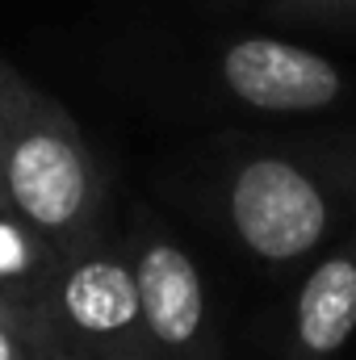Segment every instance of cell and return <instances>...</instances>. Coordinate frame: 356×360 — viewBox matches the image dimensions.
I'll return each instance as SVG.
<instances>
[{"instance_id":"277c9868","label":"cell","mask_w":356,"mask_h":360,"mask_svg":"<svg viewBox=\"0 0 356 360\" xmlns=\"http://www.w3.org/2000/svg\"><path fill=\"white\" fill-rule=\"evenodd\" d=\"M134 281H139V314L151 340H160L164 348H189L205 314L197 264L177 243L151 239L134 264Z\"/></svg>"},{"instance_id":"8992f818","label":"cell","mask_w":356,"mask_h":360,"mask_svg":"<svg viewBox=\"0 0 356 360\" xmlns=\"http://www.w3.org/2000/svg\"><path fill=\"white\" fill-rule=\"evenodd\" d=\"M356 331V260L331 256L306 276L298 297V340L310 356H331Z\"/></svg>"},{"instance_id":"30bf717a","label":"cell","mask_w":356,"mask_h":360,"mask_svg":"<svg viewBox=\"0 0 356 360\" xmlns=\"http://www.w3.org/2000/svg\"><path fill=\"white\" fill-rule=\"evenodd\" d=\"M0 310H8V306H4V302H0Z\"/></svg>"},{"instance_id":"9c48e42d","label":"cell","mask_w":356,"mask_h":360,"mask_svg":"<svg viewBox=\"0 0 356 360\" xmlns=\"http://www.w3.org/2000/svg\"><path fill=\"white\" fill-rule=\"evenodd\" d=\"M0 214H4V218H17V214H13V201H8V193H4V184H0Z\"/></svg>"},{"instance_id":"6da1fadb","label":"cell","mask_w":356,"mask_h":360,"mask_svg":"<svg viewBox=\"0 0 356 360\" xmlns=\"http://www.w3.org/2000/svg\"><path fill=\"white\" fill-rule=\"evenodd\" d=\"M0 184L42 243H72L96 210V164L59 101L0 59Z\"/></svg>"},{"instance_id":"3957f363","label":"cell","mask_w":356,"mask_h":360,"mask_svg":"<svg viewBox=\"0 0 356 360\" xmlns=\"http://www.w3.org/2000/svg\"><path fill=\"white\" fill-rule=\"evenodd\" d=\"M222 80L260 113H314L327 109L344 89L331 59L276 38L235 42L222 55Z\"/></svg>"},{"instance_id":"5b68a950","label":"cell","mask_w":356,"mask_h":360,"mask_svg":"<svg viewBox=\"0 0 356 360\" xmlns=\"http://www.w3.org/2000/svg\"><path fill=\"white\" fill-rule=\"evenodd\" d=\"M55 306L59 319L80 335H122L143 323L134 269L109 256H84L59 272Z\"/></svg>"},{"instance_id":"52a82bcc","label":"cell","mask_w":356,"mask_h":360,"mask_svg":"<svg viewBox=\"0 0 356 360\" xmlns=\"http://www.w3.org/2000/svg\"><path fill=\"white\" fill-rule=\"evenodd\" d=\"M38 235L21 222V218H4L0 214V281L25 276L38 260Z\"/></svg>"},{"instance_id":"ba28073f","label":"cell","mask_w":356,"mask_h":360,"mask_svg":"<svg viewBox=\"0 0 356 360\" xmlns=\"http://www.w3.org/2000/svg\"><path fill=\"white\" fill-rule=\"evenodd\" d=\"M13 310H0V360H21V344H17V331H13Z\"/></svg>"},{"instance_id":"7a4b0ae2","label":"cell","mask_w":356,"mask_h":360,"mask_svg":"<svg viewBox=\"0 0 356 360\" xmlns=\"http://www.w3.org/2000/svg\"><path fill=\"white\" fill-rule=\"evenodd\" d=\"M231 222L260 260H298L319 248L327 201L298 164L260 155L243 164L231 184Z\"/></svg>"},{"instance_id":"8fae6325","label":"cell","mask_w":356,"mask_h":360,"mask_svg":"<svg viewBox=\"0 0 356 360\" xmlns=\"http://www.w3.org/2000/svg\"><path fill=\"white\" fill-rule=\"evenodd\" d=\"M352 4H356V0H352Z\"/></svg>"}]
</instances>
